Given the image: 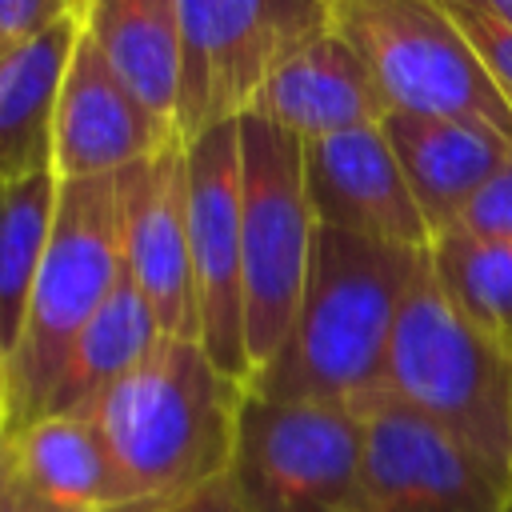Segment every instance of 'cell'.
I'll use <instances>...</instances> for the list:
<instances>
[{
    "label": "cell",
    "mask_w": 512,
    "mask_h": 512,
    "mask_svg": "<svg viewBox=\"0 0 512 512\" xmlns=\"http://www.w3.org/2000/svg\"><path fill=\"white\" fill-rule=\"evenodd\" d=\"M428 272L448 304L500 348L512 344V244L468 232H440L428 244Z\"/></svg>",
    "instance_id": "21"
},
{
    "label": "cell",
    "mask_w": 512,
    "mask_h": 512,
    "mask_svg": "<svg viewBox=\"0 0 512 512\" xmlns=\"http://www.w3.org/2000/svg\"><path fill=\"white\" fill-rule=\"evenodd\" d=\"M452 24L464 32L472 52L480 56L488 80L512 108V20H504L488 0H444Z\"/></svg>",
    "instance_id": "22"
},
{
    "label": "cell",
    "mask_w": 512,
    "mask_h": 512,
    "mask_svg": "<svg viewBox=\"0 0 512 512\" xmlns=\"http://www.w3.org/2000/svg\"><path fill=\"white\" fill-rule=\"evenodd\" d=\"M448 232H468V236L512 244V156L480 184V192L464 204V212L456 216Z\"/></svg>",
    "instance_id": "23"
},
{
    "label": "cell",
    "mask_w": 512,
    "mask_h": 512,
    "mask_svg": "<svg viewBox=\"0 0 512 512\" xmlns=\"http://www.w3.org/2000/svg\"><path fill=\"white\" fill-rule=\"evenodd\" d=\"M80 0H0V60L36 44L48 28L72 16Z\"/></svg>",
    "instance_id": "24"
},
{
    "label": "cell",
    "mask_w": 512,
    "mask_h": 512,
    "mask_svg": "<svg viewBox=\"0 0 512 512\" xmlns=\"http://www.w3.org/2000/svg\"><path fill=\"white\" fill-rule=\"evenodd\" d=\"M240 268H244V352L252 376L284 344L300 308L316 212L304 188V144L260 116H240Z\"/></svg>",
    "instance_id": "5"
},
{
    "label": "cell",
    "mask_w": 512,
    "mask_h": 512,
    "mask_svg": "<svg viewBox=\"0 0 512 512\" xmlns=\"http://www.w3.org/2000/svg\"><path fill=\"white\" fill-rule=\"evenodd\" d=\"M164 340L152 308L140 300L128 276L112 288V296L100 304V312L80 328V336L68 344L44 404V416H84L116 380H124L156 344Z\"/></svg>",
    "instance_id": "19"
},
{
    "label": "cell",
    "mask_w": 512,
    "mask_h": 512,
    "mask_svg": "<svg viewBox=\"0 0 512 512\" xmlns=\"http://www.w3.org/2000/svg\"><path fill=\"white\" fill-rule=\"evenodd\" d=\"M124 276V172L60 180L48 248L28 300L24 332L4 364V428L40 420L44 392L80 336Z\"/></svg>",
    "instance_id": "4"
},
{
    "label": "cell",
    "mask_w": 512,
    "mask_h": 512,
    "mask_svg": "<svg viewBox=\"0 0 512 512\" xmlns=\"http://www.w3.org/2000/svg\"><path fill=\"white\" fill-rule=\"evenodd\" d=\"M488 4H492V8H496L504 20H512V0H488Z\"/></svg>",
    "instance_id": "28"
},
{
    "label": "cell",
    "mask_w": 512,
    "mask_h": 512,
    "mask_svg": "<svg viewBox=\"0 0 512 512\" xmlns=\"http://www.w3.org/2000/svg\"><path fill=\"white\" fill-rule=\"evenodd\" d=\"M180 136L160 124L132 92L112 76L100 52L88 44L84 28L64 68L56 124H52V176L56 180H96L128 172ZM184 144V140H180Z\"/></svg>",
    "instance_id": "13"
},
{
    "label": "cell",
    "mask_w": 512,
    "mask_h": 512,
    "mask_svg": "<svg viewBox=\"0 0 512 512\" xmlns=\"http://www.w3.org/2000/svg\"><path fill=\"white\" fill-rule=\"evenodd\" d=\"M0 412H4V368H0Z\"/></svg>",
    "instance_id": "29"
},
{
    "label": "cell",
    "mask_w": 512,
    "mask_h": 512,
    "mask_svg": "<svg viewBox=\"0 0 512 512\" xmlns=\"http://www.w3.org/2000/svg\"><path fill=\"white\" fill-rule=\"evenodd\" d=\"M0 420H4V412H0Z\"/></svg>",
    "instance_id": "32"
},
{
    "label": "cell",
    "mask_w": 512,
    "mask_h": 512,
    "mask_svg": "<svg viewBox=\"0 0 512 512\" xmlns=\"http://www.w3.org/2000/svg\"><path fill=\"white\" fill-rule=\"evenodd\" d=\"M8 512H60V508H48V504H40V500H32V496H16V504L8 508ZM140 512H152V508H140Z\"/></svg>",
    "instance_id": "27"
},
{
    "label": "cell",
    "mask_w": 512,
    "mask_h": 512,
    "mask_svg": "<svg viewBox=\"0 0 512 512\" xmlns=\"http://www.w3.org/2000/svg\"><path fill=\"white\" fill-rule=\"evenodd\" d=\"M364 420L356 404L240 396L228 484L248 512H356Z\"/></svg>",
    "instance_id": "7"
},
{
    "label": "cell",
    "mask_w": 512,
    "mask_h": 512,
    "mask_svg": "<svg viewBox=\"0 0 512 512\" xmlns=\"http://www.w3.org/2000/svg\"><path fill=\"white\" fill-rule=\"evenodd\" d=\"M152 512H248V508L240 504V496L228 484V476H220V480H212V484H204V488H196V492H188L180 500L156 504Z\"/></svg>",
    "instance_id": "25"
},
{
    "label": "cell",
    "mask_w": 512,
    "mask_h": 512,
    "mask_svg": "<svg viewBox=\"0 0 512 512\" xmlns=\"http://www.w3.org/2000/svg\"><path fill=\"white\" fill-rule=\"evenodd\" d=\"M188 244L196 284V340L208 360L248 384L244 268H240V124L208 128L184 144Z\"/></svg>",
    "instance_id": "10"
},
{
    "label": "cell",
    "mask_w": 512,
    "mask_h": 512,
    "mask_svg": "<svg viewBox=\"0 0 512 512\" xmlns=\"http://www.w3.org/2000/svg\"><path fill=\"white\" fill-rule=\"evenodd\" d=\"M20 496V476H16V440L0 424V512H8Z\"/></svg>",
    "instance_id": "26"
},
{
    "label": "cell",
    "mask_w": 512,
    "mask_h": 512,
    "mask_svg": "<svg viewBox=\"0 0 512 512\" xmlns=\"http://www.w3.org/2000/svg\"><path fill=\"white\" fill-rule=\"evenodd\" d=\"M16 440L20 492L60 512H140L156 508L136 496L88 416H44Z\"/></svg>",
    "instance_id": "16"
},
{
    "label": "cell",
    "mask_w": 512,
    "mask_h": 512,
    "mask_svg": "<svg viewBox=\"0 0 512 512\" xmlns=\"http://www.w3.org/2000/svg\"><path fill=\"white\" fill-rule=\"evenodd\" d=\"M248 116L276 124L300 144H316L352 128L384 124L388 104L352 44L328 28L272 72Z\"/></svg>",
    "instance_id": "14"
},
{
    "label": "cell",
    "mask_w": 512,
    "mask_h": 512,
    "mask_svg": "<svg viewBox=\"0 0 512 512\" xmlns=\"http://www.w3.org/2000/svg\"><path fill=\"white\" fill-rule=\"evenodd\" d=\"M356 512H504L512 480L412 408L364 396Z\"/></svg>",
    "instance_id": "9"
},
{
    "label": "cell",
    "mask_w": 512,
    "mask_h": 512,
    "mask_svg": "<svg viewBox=\"0 0 512 512\" xmlns=\"http://www.w3.org/2000/svg\"><path fill=\"white\" fill-rule=\"evenodd\" d=\"M80 28L132 100L176 132L184 72L176 0H80Z\"/></svg>",
    "instance_id": "17"
},
{
    "label": "cell",
    "mask_w": 512,
    "mask_h": 512,
    "mask_svg": "<svg viewBox=\"0 0 512 512\" xmlns=\"http://www.w3.org/2000/svg\"><path fill=\"white\" fill-rule=\"evenodd\" d=\"M332 28L364 60L388 112L472 120L512 140V108L444 0H332Z\"/></svg>",
    "instance_id": "6"
},
{
    "label": "cell",
    "mask_w": 512,
    "mask_h": 512,
    "mask_svg": "<svg viewBox=\"0 0 512 512\" xmlns=\"http://www.w3.org/2000/svg\"><path fill=\"white\" fill-rule=\"evenodd\" d=\"M80 40V4L24 52L0 60V184L52 172V124Z\"/></svg>",
    "instance_id": "18"
},
{
    "label": "cell",
    "mask_w": 512,
    "mask_h": 512,
    "mask_svg": "<svg viewBox=\"0 0 512 512\" xmlns=\"http://www.w3.org/2000/svg\"><path fill=\"white\" fill-rule=\"evenodd\" d=\"M56 196L60 180L52 172L0 184V368L24 332L28 300L56 216Z\"/></svg>",
    "instance_id": "20"
},
{
    "label": "cell",
    "mask_w": 512,
    "mask_h": 512,
    "mask_svg": "<svg viewBox=\"0 0 512 512\" xmlns=\"http://www.w3.org/2000/svg\"><path fill=\"white\" fill-rule=\"evenodd\" d=\"M372 392L432 420L456 444L512 480L508 352L448 304L428 272V256L400 304Z\"/></svg>",
    "instance_id": "3"
},
{
    "label": "cell",
    "mask_w": 512,
    "mask_h": 512,
    "mask_svg": "<svg viewBox=\"0 0 512 512\" xmlns=\"http://www.w3.org/2000/svg\"><path fill=\"white\" fill-rule=\"evenodd\" d=\"M304 188L320 228L412 252L432 244L380 124L304 144Z\"/></svg>",
    "instance_id": "12"
},
{
    "label": "cell",
    "mask_w": 512,
    "mask_h": 512,
    "mask_svg": "<svg viewBox=\"0 0 512 512\" xmlns=\"http://www.w3.org/2000/svg\"><path fill=\"white\" fill-rule=\"evenodd\" d=\"M184 36L176 136L252 112L272 72L332 28V0H176Z\"/></svg>",
    "instance_id": "8"
},
{
    "label": "cell",
    "mask_w": 512,
    "mask_h": 512,
    "mask_svg": "<svg viewBox=\"0 0 512 512\" xmlns=\"http://www.w3.org/2000/svg\"><path fill=\"white\" fill-rule=\"evenodd\" d=\"M244 388L196 340H160L84 416L136 496L168 504L228 476Z\"/></svg>",
    "instance_id": "2"
},
{
    "label": "cell",
    "mask_w": 512,
    "mask_h": 512,
    "mask_svg": "<svg viewBox=\"0 0 512 512\" xmlns=\"http://www.w3.org/2000/svg\"><path fill=\"white\" fill-rule=\"evenodd\" d=\"M504 512H512V496H508V504H504Z\"/></svg>",
    "instance_id": "31"
},
{
    "label": "cell",
    "mask_w": 512,
    "mask_h": 512,
    "mask_svg": "<svg viewBox=\"0 0 512 512\" xmlns=\"http://www.w3.org/2000/svg\"><path fill=\"white\" fill-rule=\"evenodd\" d=\"M504 352H508V380H512V344H508Z\"/></svg>",
    "instance_id": "30"
},
{
    "label": "cell",
    "mask_w": 512,
    "mask_h": 512,
    "mask_svg": "<svg viewBox=\"0 0 512 512\" xmlns=\"http://www.w3.org/2000/svg\"><path fill=\"white\" fill-rule=\"evenodd\" d=\"M384 136L432 236L448 232L480 184L512 156V140L472 120L384 116Z\"/></svg>",
    "instance_id": "15"
},
{
    "label": "cell",
    "mask_w": 512,
    "mask_h": 512,
    "mask_svg": "<svg viewBox=\"0 0 512 512\" xmlns=\"http://www.w3.org/2000/svg\"><path fill=\"white\" fill-rule=\"evenodd\" d=\"M428 252L320 228L308 284L276 356L248 380L272 400H364Z\"/></svg>",
    "instance_id": "1"
},
{
    "label": "cell",
    "mask_w": 512,
    "mask_h": 512,
    "mask_svg": "<svg viewBox=\"0 0 512 512\" xmlns=\"http://www.w3.org/2000/svg\"><path fill=\"white\" fill-rule=\"evenodd\" d=\"M124 276L152 308L164 340H196L188 172L180 140L124 172Z\"/></svg>",
    "instance_id": "11"
}]
</instances>
